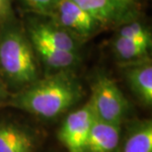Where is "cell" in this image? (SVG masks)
<instances>
[{
    "label": "cell",
    "instance_id": "11",
    "mask_svg": "<svg viewBox=\"0 0 152 152\" xmlns=\"http://www.w3.org/2000/svg\"><path fill=\"white\" fill-rule=\"evenodd\" d=\"M33 48L39 65L45 68V74L60 71H76L83 60L82 53L56 50L42 45H33Z\"/></svg>",
    "mask_w": 152,
    "mask_h": 152
},
{
    "label": "cell",
    "instance_id": "15",
    "mask_svg": "<svg viewBox=\"0 0 152 152\" xmlns=\"http://www.w3.org/2000/svg\"><path fill=\"white\" fill-rule=\"evenodd\" d=\"M28 13L47 17L59 0H20Z\"/></svg>",
    "mask_w": 152,
    "mask_h": 152
},
{
    "label": "cell",
    "instance_id": "17",
    "mask_svg": "<svg viewBox=\"0 0 152 152\" xmlns=\"http://www.w3.org/2000/svg\"><path fill=\"white\" fill-rule=\"evenodd\" d=\"M10 92L8 91V89L6 88L5 84L3 83L2 79L0 78V109L5 108L6 102L10 97Z\"/></svg>",
    "mask_w": 152,
    "mask_h": 152
},
{
    "label": "cell",
    "instance_id": "9",
    "mask_svg": "<svg viewBox=\"0 0 152 152\" xmlns=\"http://www.w3.org/2000/svg\"><path fill=\"white\" fill-rule=\"evenodd\" d=\"M126 85L135 99L145 108L152 105V60L151 57L141 61L120 66Z\"/></svg>",
    "mask_w": 152,
    "mask_h": 152
},
{
    "label": "cell",
    "instance_id": "6",
    "mask_svg": "<svg viewBox=\"0 0 152 152\" xmlns=\"http://www.w3.org/2000/svg\"><path fill=\"white\" fill-rule=\"evenodd\" d=\"M47 17L84 42L105 31L89 12L84 10L73 0H59Z\"/></svg>",
    "mask_w": 152,
    "mask_h": 152
},
{
    "label": "cell",
    "instance_id": "14",
    "mask_svg": "<svg viewBox=\"0 0 152 152\" xmlns=\"http://www.w3.org/2000/svg\"><path fill=\"white\" fill-rule=\"evenodd\" d=\"M115 36L132 39L146 47L152 48L151 30L140 18L121 24L115 29Z\"/></svg>",
    "mask_w": 152,
    "mask_h": 152
},
{
    "label": "cell",
    "instance_id": "5",
    "mask_svg": "<svg viewBox=\"0 0 152 152\" xmlns=\"http://www.w3.org/2000/svg\"><path fill=\"white\" fill-rule=\"evenodd\" d=\"M92 15L104 30L115 29L141 17L143 0H73Z\"/></svg>",
    "mask_w": 152,
    "mask_h": 152
},
{
    "label": "cell",
    "instance_id": "4",
    "mask_svg": "<svg viewBox=\"0 0 152 152\" xmlns=\"http://www.w3.org/2000/svg\"><path fill=\"white\" fill-rule=\"evenodd\" d=\"M22 22L33 45H42L56 50L82 53L84 45L86 44L48 17L28 13Z\"/></svg>",
    "mask_w": 152,
    "mask_h": 152
},
{
    "label": "cell",
    "instance_id": "2",
    "mask_svg": "<svg viewBox=\"0 0 152 152\" xmlns=\"http://www.w3.org/2000/svg\"><path fill=\"white\" fill-rule=\"evenodd\" d=\"M42 77L33 45L18 17L0 24V78L10 93Z\"/></svg>",
    "mask_w": 152,
    "mask_h": 152
},
{
    "label": "cell",
    "instance_id": "12",
    "mask_svg": "<svg viewBox=\"0 0 152 152\" xmlns=\"http://www.w3.org/2000/svg\"><path fill=\"white\" fill-rule=\"evenodd\" d=\"M123 126L95 117L88 136L86 152H115L121 141Z\"/></svg>",
    "mask_w": 152,
    "mask_h": 152
},
{
    "label": "cell",
    "instance_id": "16",
    "mask_svg": "<svg viewBox=\"0 0 152 152\" xmlns=\"http://www.w3.org/2000/svg\"><path fill=\"white\" fill-rule=\"evenodd\" d=\"M13 0H0V24L16 18Z\"/></svg>",
    "mask_w": 152,
    "mask_h": 152
},
{
    "label": "cell",
    "instance_id": "1",
    "mask_svg": "<svg viewBox=\"0 0 152 152\" xmlns=\"http://www.w3.org/2000/svg\"><path fill=\"white\" fill-rule=\"evenodd\" d=\"M86 96L76 71L45 74L24 89L11 93L5 108L44 120H53L74 108Z\"/></svg>",
    "mask_w": 152,
    "mask_h": 152
},
{
    "label": "cell",
    "instance_id": "13",
    "mask_svg": "<svg viewBox=\"0 0 152 152\" xmlns=\"http://www.w3.org/2000/svg\"><path fill=\"white\" fill-rule=\"evenodd\" d=\"M110 48L118 66L149 58L151 51V48L149 47L115 35L111 39Z\"/></svg>",
    "mask_w": 152,
    "mask_h": 152
},
{
    "label": "cell",
    "instance_id": "8",
    "mask_svg": "<svg viewBox=\"0 0 152 152\" xmlns=\"http://www.w3.org/2000/svg\"><path fill=\"white\" fill-rule=\"evenodd\" d=\"M41 135L27 124L10 120L0 121V152H36Z\"/></svg>",
    "mask_w": 152,
    "mask_h": 152
},
{
    "label": "cell",
    "instance_id": "10",
    "mask_svg": "<svg viewBox=\"0 0 152 152\" xmlns=\"http://www.w3.org/2000/svg\"><path fill=\"white\" fill-rule=\"evenodd\" d=\"M115 152H152L151 120L134 118L126 121Z\"/></svg>",
    "mask_w": 152,
    "mask_h": 152
},
{
    "label": "cell",
    "instance_id": "7",
    "mask_svg": "<svg viewBox=\"0 0 152 152\" xmlns=\"http://www.w3.org/2000/svg\"><path fill=\"white\" fill-rule=\"evenodd\" d=\"M94 120L95 114L89 99L66 115L57 132V138L67 152H86L88 136Z\"/></svg>",
    "mask_w": 152,
    "mask_h": 152
},
{
    "label": "cell",
    "instance_id": "3",
    "mask_svg": "<svg viewBox=\"0 0 152 152\" xmlns=\"http://www.w3.org/2000/svg\"><path fill=\"white\" fill-rule=\"evenodd\" d=\"M91 95L88 99L97 118L124 124L130 120L132 108L115 79L102 69L94 72L90 79Z\"/></svg>",
    "mask_w": 152,
    "mask_h": 152
}]
</instances>
